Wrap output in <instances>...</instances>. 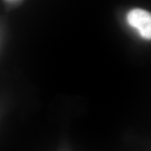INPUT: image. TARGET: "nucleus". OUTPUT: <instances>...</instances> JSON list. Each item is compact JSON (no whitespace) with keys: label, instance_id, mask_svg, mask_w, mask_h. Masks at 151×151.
Segmentation results:
<instances>
[{"label":"nucleus","instance_id":"obj_1","mask_svg":"<svg viewBox=\"0 0 151 151\" xmlns=\"http://www.w3.org/2000/svg\"><path fill=\"white\" fill-rule=\"evenodd\" d=\"M127 21L141 37L151 40V13L141 9H134L127 14Z\"/></svg>","mask_w":151,"mask_h":151},{"label":"nucleus","instance_id":"obj_2","mask_svg":"<svg viewBox=\"0 0 151 151\" xmlns=\"http://www.w3.org/2000/svg\"><path fill=\"white\" fill-rule=\"evenodd\" d=\"M6 1H7L9 3H16L18 1H20V0H6Z\"/></svg>","mask_w":151,"mask_h":151}]
</instances>
